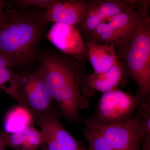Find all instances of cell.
<instances>
[{"label":"cell","instance_id":"21","mask_svg":"<svg viewBox=\"0 0 150 150\" xmlns=\"http://www.w3.org/2000/svg\"><path fill=\"white\" fill-rule=\"evenodd\" d=\"M8 136L4 130L0 132V150H6L8 146Z\"/></svg>","mask_w":150,"mask_h":150},{"label":"cell","instance_id":"8","mask_svg":"<svg viewBox=\"0 0 150 150\" xmlns=\"http://www.w3.org/2000/svg\"><path fill=\"white\" fill-rule=\"evenodd\" d=\"M47 37L64 54L86 62V42L77 26L63 23H54L48 31Z\"/></svg>","mask_w":150,"mask_h":150},{"label":"cell","instance_id":"12","mask_svg":"<svg viewBox=\"0 0 150 150\" xmlns=\"http://www.w3.org/2000/svg\"><path fill=\"white\" fill-rule=\"evenodd\" d=\"M59 116V114L52 113L33 118L41 131L52 137L65 150H88L66 130L60 123Z\"/></svg>","mask_w":150,"mask_h":150},{"label":"cell","instance_id":"13","mask_svg":"<svg viewBox=\"0 0 150 150\" xmlns=\"http://www.w3.org/2000/svg\"><path fill=\"white\" fill-rule=\"evenodd\" d=\"M86 42L87 48V59L93 68L94 72H106L118 60L115 47L112 45L101 44L87 40Z\"/></svg>","mask_w":150,"mask_h":150},{"label":"cell","instance_id":"16","mask_svg":"<svg viewBox=\"0 0 150 150\" xmlns=\"http://www.w3.org/2000/svg\"><path fill=\"white\" fill-rule=\"evenodd\" d=\"M34 122L30 111L19 105L7 113L4 121V131L9 134H13L27 126H33Z\"/></svg>","mask_w":150,"mask_h":150},{"label":"cell","instance_id":"15","mask_svg":"<svg viewBox=\"0 0 150 150\" xmlns=\"http://www.w3.org/2000/svg\"><path fill=\"white\" fill-rule=\"evenodd\" d=\"M45 143V134L33 126L9 134L8 146L16 150H38Z\"/></svg>","mask_w":150,"mask_h":150},{"label":"cell","instance_id":"24","mask_svg":"<svg viewBox=\"0 0 150 150\" xmlns=\"http://www.w3.org/2000/svg\"><path fill=\"white\" fill-rule=\"evenodd\" d=\"M39 150H48V149H47V146H46L45 143L44 144L42 145V146H41V149Z\"/></svg>","mask_w":150,"mask_h":150},{"label":"cell","instance_id":"22","mask_svg":"<svg viewBox=\"0 0 150 150\" xmlns=\"http://www.w3.org/2000/svg\"><path fill=\"white\" fill-rule=\"evenodd\" d=\"M142 147L141 150H150V139L142 143Z\"/></svg>","mask_w":150,"mask_h":150},{"label":"cell","instance_id":"1","mask_svg":"<svg viewBox=\"0 0 150 150\" xmlns=\"http://www.w3.org/2000/svg\"><path fill=\"white\" fill-rule=\"evenodd\" d=\"M40 59L38 71L54 101L68 121L79 123L82 118L80 110L89 105L81 91L85 62L57 52L43 54Z\"/></svg>","mask_w":150,"mask_h":150},{"label":"cell","instance_id":"7","mask_svg":"<svg viewBox=\"0 0 150 150\" xmlns=\"http://www.w3.org/2000/svg\"><path fill=\"white\" fill-rule=\"evenodd\" d=\"M141 0H86L83 18L77 25L87 38L99 24L108 18L136 7Z\"/></svg>","mask_w":150,"mask_h":150},{"label":"cell","instance_id":"23","mask_svg":"<svg viewBox=\"0 0 150 150\" xmlns=\"http://www.w3.org/2000/svg\"><path fill=\"white\" fill-rule=\"evenodd\" d=\"M6 6V2L4 1H1L0 0V18L2 16L4 13V8Z\"/></svg>","mask_w":150,"mask_h":150},{"label":"cell","instance_id":"4","mask_svg":"<svg viewBox=\"0 0 150 150\" xmlns=\"http://www.w3.org/2000/svg\"><path fill=\"white\" fill-rule=\"evenodd\" d=\"M150 1L141 0L133 8L112 17L109 21H103L92 32L87 40L112 45L115 51L120 50L131 41L146 19Z\"/></svg>","mask_w":150,"mask_h":150},{"label":"cell","instance_id":"3","mask_svg":"<svg viewBox=\"0 0 150 150\" xmlns=\"http://www.w3.org/2000/svg\"><path fill=\"white\" fill-rule=\"evenodd\" d=\"M128 78L132 79L144 99L150 97V19H146L131 41L116 51Z\"/></svg>","mask_w":150,"mask_h":150},{"label":"cell","instance_id":"11","mask_svg":"<svg viewBox=\"0 0 150 150\" xmlns=\"http://www.w3.org/2000/svg\"><path fill=\"white\" fill-rule=\"evenodd\" d=\"M86 8V0H54L44 12L45 21L63 23L77 26L83 18Z\"/></svg>","mask_w":150,"mask_h":150},{"label":"cell","instance_id":"5","mask_svg":"<svg viewBox=\"0 0 150 150\" xmlns=\"http://www.w3.org/2000/svg\"><path fill=\"white\" fill-rule=\"evenodd\" d=\"M147 99L139 91L131 94L116 88L102 93L96 112L91 117L103 125L125 123L133 118L134 112Z\"/></svg>","mask_w":150,"mask_h":150},{"label":"cell","instance_id":"2","mask_svg":"<svg viewBox=\"0 0 150 150\" xmlns=\"http://www.w3.org/2000/svg\"><path fill=\"white\" fill-rule=\"evenodd\" d=\"M44 12L8 8L0 18V52L15 68L27 67L37 58L48 24Z\"/></svg>","mask_w":150,"mask_h":150},{"label":"cell","instance_id":"17","mask_svg":"<svg viewBox=\"0 0 150 150\" xmlns=\"http://www.w3.org/2000/svg\"><path fill=\"white\" fill-rule=\"evenodd\" d=\"M86 127L83 134L88 143V150H115L90 118L82 117Z\"/></svg>","mask_w":150,"mask_h":150},{"label":"cell","instance_id":"9","mask_svg":"<svg viewBox=\"0 0 150 150\" xmlns=\"http://www.w3.org/2000/svg\"><path fill=\"white\" fill-rule=\"evenodd\" d=\"M94 124L115 150H141L138 116L125 123L103 125L90 117Z\"/></svg>","mask_w":150,"mask_h":150},{"label":"cell","instance_id":"20","mask_svg":"<svg viewBox=\"0 0 150 150\" xmlns=\"http://www.w3.org/2000/svg\"><path fill=\"white\" fill-rule=\"evenodd\" d=\"M43 133L45 136V144L48 150H65L52 137L44 132Z\"/></svg>","mask_w":150,"mask_h":150},{"label":"cell","instance_id":"19","mask_svg":"<svg viewBox=\"0 0 150 150\" xmlns=\"http://www.w3.org/2000/svg\"><path fill=\"white\" fill-rule=\"evenodd\" d=\"M54 0H18L14 2L20 8H25L28 7L45 8L48 9Z\"/></svg>","mask_w":150,"mask_h":150},{"label":"cell","instance_id":"14","mask_svg":"<svg viewBox=\"0 0 150 150\" xmlns=\"http://www.w3.org/2000/svg\"><path fill=\"white\" fill-rule=\"evenodd\" d=\"M15 69L11 61L0 52V89L16 100L19 105L28 109L20 93L19 74L15 72Z\"/></svg>","mask_w":150,"mask_h":150},{"label":"cell","instance_id":"6","mask_svg":"<svg viewBox=\"0 0 150 150\" xmlns=\"http://www.w3.org/2000/svg\"><path fill=\"white\" fill-rule=\"evenodd\" d=\"M19 90L23 102L34 116L58 114L54 100L38 71L19 74Z\"/></svg>","mask_w":150,"mask_h":150},{"label":"cell","instance_id":"10","mask_svg":"<svg viewBox=\"0 0 150 150\" xmlns=\"http://www.w3.org/2000/svg\"><path fill=\"white\" fill-rule=\"evenodd\" d=\"M128 79L123 63L118 59L109 71L103 73L86 74L83 81L81 91L83 95L90 98L96 92L102 93L118 87Z\"/></svg>","mask_w":150,"mask_h":150},{"label":"cell","instance_id":"18","mask_svg":"<svg viewBox=\"0 0 150 150\" xmlns=\"http://www.w3.org/2000/svg\"><path fill=\"white\" fill-rule=\"evenodd\" d=\"M141 143L150 139V97L137 110Z\"/></svg>","mask_w":150,"mask_h":150}]
</instances>
